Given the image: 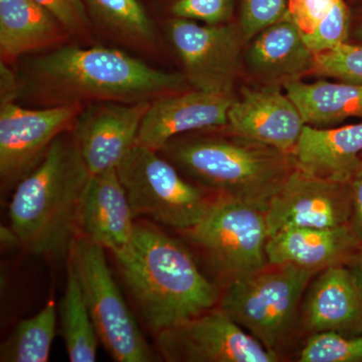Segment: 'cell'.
Returning <instances> with one entry per match:
<instances>
[{"label": "cell", "mask_w": 362, "mask_h": 362, "mask_svg": "<svg viewBox=\"0 0 362 362\" xmlns=\"http://www.w3.org/2000/svg\"><path fill=\"white\" fill-rule=\"evenodd\" d=\"M20 96L39 107L153 102L190 87L183 74L153 68L116 47L68 44L13 66Z\"/></svg>", "instance_id": "1"}, {"label": "cell", "mask_w": 362, "mask_h": 362, "mask_svg": "<svg viewBox=\"0 0 362 362\" xmlns=\"http://www.w3.org/2000/svg\"><path fill=\"white\" fill-rule=\"evenodd\" d=\"M143 322L154 334L216 308L221 290L180 240L136 223L127 249L113 254Z\"/></svg>", "instance_id": "2"}, {"label": "cell", "mask_w": 362, "mask_h": 362, "mask_svg": "<svg viewBox=\"0 0 362 362\" xmlns=\"http://www.w3.org/2000/svg\"><path fill=\"white\" fill-rule=\"evenodd\" d=\"M90 175L73 131L59 135L14 188L9 218L21 246L37 256L70 251L80 235L81 207Z\"/></svg>", "instance_id": "3"}, {"label": "cell", "mask_w": 362, "mask_h": 362, "mask_svg": "<svg viewBox=\"0 0 362 362\" xmlns=\"http://www.w3.org/2000/svg\"><path fill=\"white\" fill-rule=\"evenodd\" d=\"M214 195L267 209L294 168L292 156L235 134L178 136L160 150Z\"/></svg>", "instance_id": "4"}, {"label": "cell", "mask_w": 362, "mask_h": 362, "mask_svg": "<svg viewBox=\"0 0 362 362\" xmlns=\"http://www.w3.org/2000/svg\"><path fill=\"white\" fill-rule=\"evenodd\" d=\"M317 272L268 263L223 287L218 308L281 361L300 334L307 288Z\"/></svg>", "instance_id": "5"}, {"label": "cell", "mask_w": 362, "mask_h": 362, "mask_svg": "<svg viewBox=\"0 0 362 362\" xmlns=\"http://www.w3.org/2000/svg\"><path fill=\"white\" fill-rule=\"evenodd\" d=\"M180 233L201 254L223 287L269 263L266 209L252 204L216 195L204 218Z\"/></svg>", "instance_id": "6"}, {"label": "cell", "mask_w": 362, "mask_h": 362, "mask_svg": "<svg viewBox=\"0 0 362 362\" xmlns=\"http://www.w3.org/2000/svg\"><path fill=\"white\" fill-rule=\"evenodd\" d=\"M156 150L136 144L117 166L134 216L183 232L204 218L216 195L189 182Z\"/></svg>", "instance_id": "7"}, {"label": "cell", "mask_w": 362, "mask_h": 362, "mask_svg": "<svg viewBox=\"0 0 362 362\" xmlns=\"http://www.w3.org/2000/svg\"><path fill=\"white\" fill-rule=\"evenodd\" d=\"M69 259L107 352L118 362L156 361V354L114 280L104 247L80 235L71 245Z\"/></svg>", "instance_id": "8"}, {"label": "cell", "mask_w": 362, "mask_h": 362, "mask_svg": "<svg viewBox=\"0 0 362 362\" xmlns=\"http://www.w3.org/2000/svg\"><path fill=\"white\" fill-rule=\"evenodd\" d=\"M156 335L168 362L282 361L218 307Z\"/></svg>", "instance_id": "9"}, {"label": "cell", "mask_w": 362, "mask_h": 362, "mask_svg": "<svg viewBox=\"0 0 362 362\" xmlns=\"http://www.w3.org/2000/svg\"><path fill=\"white\" fill-rule=\"evenodd\" d=\"M85 106L25 108L16 103L0 104V180L2 189L16 187L37 168L52 142L73 130Z\"/></svg>", "instance_id": "10"}, {"label": "cell", "mask_w": 362, "mask_h": 362, "mask_svg": "<svg viewBox=\"0 0 362 362\" xmlns=\"http://www.w3.org/2000/svg\"><path fill=\"white\" fill-rule=\"evenodd\" d=\"M166 32L192 89L232 94L245 40L240 30L228 23L202 25L173 18L168 21Z\"/></svg>", "instance_id": "11"}, {"label": "cell", "mask_w": 362, "mask_h": 362, "mask_svg": "<svg viewBox=\"0 0 362 362\" xmlns=\"http://www.w3.org/2000/svg\"><path fill=\"white\" fill-rule=\"evenodd\" d=\"M269 235L289 228L350 225L351 192L345 181L319 177L296 168L266 209Z\"/></svg>", "instance_id": "12"}, {"label": "cell", "mask_w": 362, "mask_h": 362, "mask_svg": "<svg viewBox=\"0 0 362 362\" xmlns=\"http://www.w3.org/2000/svg\"><path fill=\"white\" fill-rule=\"evenodd\" d=\"M150 103L102 102L82 109L71 131L92 175L117 168L136 144Z\"/></svg>", "instance_id": "13"}, {"label": "cell", "mask_w": 362, "mask_h": 362, "mask_svg": "<svg viewBox=\"0 0 362 362\" xmlns=\"http://www.w3.org/2000/svg\"><path fill=\"white\" fill-rule=\"evenodd\" d=\"M303 117L278 85L243 88L228 113L230 131L292 156L304 126Z\"/></svg>", "instance_id": "14"}, {"label": "cell", "mask_w": 362, "mask_h": 362, "mask_svg": "<svg viewBox=\"0 0 362 362\" xmlns=\"http://www.w3.org/2000/svg\"><path fill=\"white\" fill-rule=\"evenodd\" d=\"M232 94L190 89L158 98L143 118L137 144L160 151L173 138L228 125Z\"/></svg>", "instance_id": "15"}, {"label": "cell", "mask_w": 362, "mask_h": 362, "mask_svg": "<svg viewBox=\"0 0 362 362\" xmlns=\"http://www.w3.org/2000/svg\"><path fill=\"white\" fill-rule=\"evenodd\" d=\"M362 334V289L347 266L324 269L307 288L300 315V334Z\"/></svg>", "instance_id": "16"}, {"label": "cell", "mask_w": 362, "mask_h": 362, "mask_svg": "<svg viewBox=\"0 0 362 362\" xmlns=\"http://www.w3.org/2000/svg\"><path fill=\"white\" fill-rule=\"evenodd\" d=\"M134 218L116 168L90 175L81 207V235L116 254L130 246Z\"/></svg>", "instance_id": "17"}, {"label": "cell", "mask_w": 362, "mask_h": 362, "mask_svg": "<svg viewBox=\"0 0 362 362\" xmlns=\"http://www.w3.org/2000/svg\"><path fill=\"white\" fill-rule=\"evenodd\" d=\"M361 247V240L346 225L286 228L269 238L266 250L269 263L290 264L319 273L329 267H349Z\"/></svg>", "instance_id": "18"}, {"label": "cell", "mask_w": 362, "mask_h": 362, "mask_svg": "<svg viewBox=\"0 0 362 362\" xmlns=\"http://www.w3.org/2000/svg\"><path fill=\"white\" fill-rule=\"evenodd\" d=\"M71 42L65 26L35 0H0V62L14 66Z\"/></svg>", "instance_id": "19"}, {"label": "cell", "mask_w": 362, "mask_h": 362, "mask_svg": "<svg viewBox=\"0 0 362 362\" xmlns=\"http://www.w3.org/2000/svg\"><path fill=\"white\" fill-rule=\"evenodd\" d=\"M252 40L246 54L247 68L267 85H285L313 73L314 54L289 14Z\"/></svg>", "instance_id": "20"}, {"label": "cell", "mask_w": 362, "mask_h": 362, "mask_svg": "<svg viewBox=\"0 0 362 362\" xmlns=\"http://www.w3.org/2000/svg\"><path fill=\"white\" fill-rule=\"evenodd\" d=\"M362 153V123L324 128L305 125L292 157L296 168L349 182Z\"/></svg>", "instance_id": "21"}, {"label": "cell", "mask_w": 362, "mask_h": 362, "mask_svg": "<svg viewBox=\"0 0 362 362\" xmlns=\"http://www.w3.org/2000/svg\"><path fill=\"white\" fill-rule=\"evenodd\" d=\"M95 33L139 54H157L158 30L139 0H84Z\"/></svg>", "instance_id": "22"}, {"label": "cell", "mask_w": 362, "mask_h": 362, "mask_svg": "<svg viewBox=\"0 0 362 362\" xmlns=\"http://www.w3.org/2000/svg\"><path fill=\"white\" fill-rule=\"evenodd\" d=\"M284 87L306 125L324 128L350 118L362 119V85L341 81L307 84L297 80Z\"/></svg>", "instance_id": "23"}, {"label": "cell", "mask_w": 362, "mask_h": 362, "mask_svg": "<svg viewBox=\"0 0 362 362\" xmlns=\"http://www.w3.org/2000/svg\"><path fill=\"white\" fill-rule=\"evenodd\" d=\"M62 335L65 341L69 361H96L98 337L94 323L88 310L82 288L74 267L69 259L65 294L59 306Z\"/></svg>", "instance_id": "24"}, {"label": "cell", "mask_w": 362, "mask_h": 362, "mask_svg": "<svg viewBox=\"0 0 362 362\" xmlns=\"http://www.w3.org/2000/svg\"><path fill=\"white\" fill-rule=\"evenodd\" d=\"M57 305L49 300L32 318L18 322L0 347L1 362H47L56 335Z\"/></svg>", "instance_id": "25"}, {"label": "cell", "mask_w": 362, "mask_h": 362, "mask_svg": "<svg viewBox=\"0 0 362 362\" xmlns=\"http://www.w3.org/2000/svg\"><path fill=\"white\" fill-rule=\"evenodd\" d=\"M298 362H362V334L319 332L305 338Z\"/></svg>", "instance_id": "26"}, {"label": "cell", "mask_w": 362, "mask_h": 362, "mask_svg": "<svg viewBox=\"0 0 362 362\" xmlns=\"http://www.w3.org/2000/svg\"><path fill=\"white\" fill-rule=\"evenodd\" d=\"M313 73L362 85V45L344 42L314 54Z\"/></svg>", "instance_id": "27"}, {"label": "cell", "mask_w": 362, "mask_h": 362, "mask_svg": "<svg viewBox=\"0 0 362 362\" xmlns=\"http://www.w3.org/2000/svg\"><path fill=\"white\" fill-rule=\"evenodd\" d=\"M351 26V16L344 0H339L334 8L311 33L302 35L305 45L314 54L329 51L347 42Z\"/></svg>", "instance_id": "28"}, {"label": "cell", "mask_w": 362, "mask_h": 362, "mask_svg": "<svg viewBox=\"0 0 362 362\" xmlns=\"http://www.w3.org/2000/svg\"><path fill=\"white\" fill-rule=\"evenodd\" d=\"M51 11L66 30L71 40L81 45H92L95 42L94 28L90 23L84 0H35Z\"/></svg>", "instance_id": "29"}, {"label": "cell", "mask_w": 362, "mask_h": 362, "mask_svg": "<svg viewBox=\"0 0 362 362\" xmlns=\"http://www.w3.org/2000/svg\"><path fill=\"white\" fill-rule=\"evenodd\" d=\"M287 16L288 0H243L240 33L245 40H252Z\"/></svg>", "instance_id": "30"}, {"label": "cell", "mask_w": 362, "mask_h": 362, "mask_svg": "<svg viewBox=\"0 0 362 362\" xmlns=\"http://www.w3.org/2000/svg\"><path fill=\"white\" fill-rule=\"evenodd\" d=\"M169 11L176 18L223 25L232 18L233 0H175Z\"/></svg>", "instance_id": "31"}, {"label": "cell", "mask_w": 362, "mask_h": 362, "mask_svg": "<svg viewBox=\"0 0 362 362\" xmlns=\"http://www.w3.org/2000/svg\"><path fill=\"white\" fill-rule=\"evenodd\" d=\"M339 0H288V14L302 35L311 33Z\"/></svg>", "instance_id": "32"}, {"label": "cell", "mask_w": 362, "mask_h": 362, "mask_svg": "<svg viewBox=\"0 0 362 362\" xmlns=\"http://www.w3.org/2000/svg\"><path fill=\"white\" fill-rule=\"evenodd\" d=\"M351 192V218L350 226L362 242V153L356 170L349 180Z\"/></svg>", "instance_id": "33"}, {"label": "cell", "mask_w": 362, "mask_h": 362, "mask_svg": "<svg viewBox=\"0 0 362 362\" xmlns=\"http://www.w3.org/2000/svg\"><path fill=\"white\" fill-rule=\"evenodd\" d=\"M18 96L20 89L13 66L0 62V104L16 102Z\"/></svg>", "instance_id": "34"}, {"label": "cell", "mask_w": 362, "mask_h": 362, "mask_svg": "<svg viewBox=\"0 0 362 362\" xmlns=\"http://www.w3.org/2000/svg\"><path fill=\"white\" fill-rule=\"evenodd\" d=\"M349 268L356 275L362 289V247L361 251L357 252L356 258L352 259L351 263L349 264Z\"/></svg>", "instance_id": "35"}, {"label": "cell", "mask_w": 362, "mask_h": 362, "mask_svg": "<svg viewBox=\"0 0 362 362\" xmlns=\"http://www.w3.org/2000/svg\"><path fill=\"white\" fill-rule=\"evenodd\" d=\"M352 35H354V40H356L357 42H361L359 45H362V18L359 20L358 23H357L356 28H354Z\"/></svg>", "instance_id": "36"}]
</instances>
